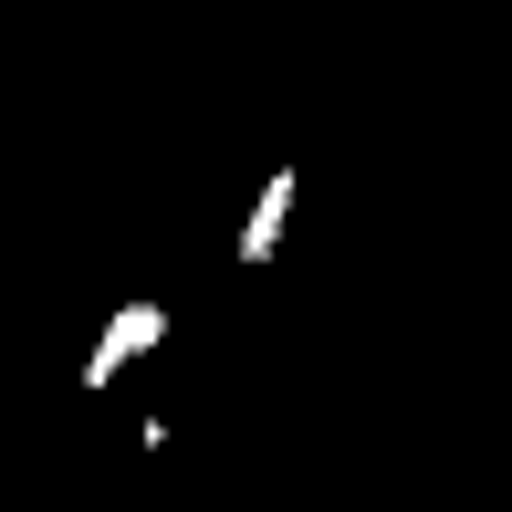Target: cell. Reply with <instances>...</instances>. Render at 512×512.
I'll list each match as a JSON object with an SVG mask.
<instances>
[{
  "label": "cell",
  "mask_w": 512,
  "mask_h": 512,
  "mask_svg": "<svg viewBox=\"0 0 512 512\" xmlns=\"http://www.w3.org/2000/svg\"><path fill=\"white\" fill-rule=\"evenodd\" d=\"M168 335H178V314L157 304V293H126V304L105 314V335H95V356H84V398H95V387H115V377H126L136 356H157V345H168Z\"/></svg>",
  "instance_id": "1"
},
{
  "label": "cell",
  "mask_w": 512,
  "mask_h": 512,
  "mask_svg": "<svg viewBox=\"0 0 512 512\" xmlns=\"http://www.w3.org/2000/svg\"><path fill=\"white\" fill-rule=\"evenodd\" d=\"M293 199H304V168H272L262 199H251V220H241V251H230L241 272H272V251H283V230H293Z\"/></svg>",
  "instance_id": "2"
},
{
  "label": "cell",
  "mask_w": 512,
  "mask_h": 512,
  "mask_svg": "<svg viewBox=\"0 0 512 512\" xmlns=\"http://www.w3.org/2000/svg\"><path fill=\"white\" fill-rule=\"evenodd\" d=\"M0 251H11V230H0Z\"/></svg>",
  "instance_id": "3"
}]
</instances>
